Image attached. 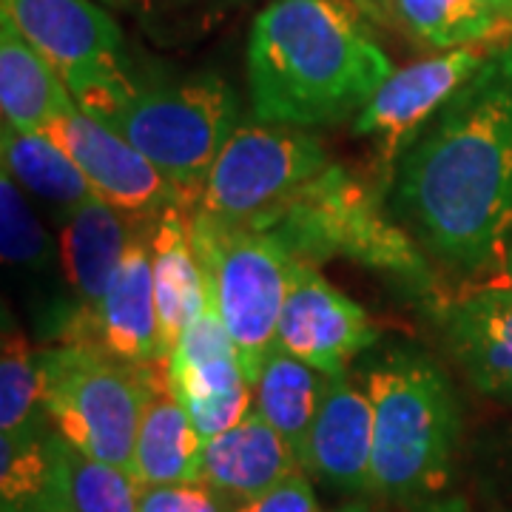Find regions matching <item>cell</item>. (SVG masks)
Here are the masks:
<instances>
[{
	"instance_id": "cell-4",
	"label": "cell",
	"mask_w": 512,
	"mask_h": 512,
	"mask_svg": "<svg viewBox=\"0 0 512 512\" xmlns=\"http://www.w3.org/2000/svg\"><path fill=\"white\" fill-rule=\"evenodd\" d=\"M251 228L271 234L299 262L345 259L399 282L430 305L441 299L436 276L410 231L390 220L379 197L342 165L330 163Z\"/></svg>"
},
{
	"instance_id": "cell-22",
	"label": "cell",
	"mask_w": 512,
	"mask_h": 512,
	"mask_svg": "<svg viewBox=\"0 0 512 512\" xmlns=\"http://www.w3.org/2000/svg\"><path fill=\"white\" fill-rule=\"evenodd\" d=\"M325 382V373L276 348L254 384L256 410L291 444L302 467L308 458V439L325 393Z\"/></svg>"
},
{
	"instance_id": "cell-3",
	"label": "cell",
	"mask_w": 512,
	"mask_h": 512,
	"mask_svg": "<svg viewBox=\"0 0 512 512\" xmlns=\"http://www.w3.org/2000/svg\"><path fill=\"white\" fill-rule=\"evenodd\" d=\"M359 384L373 404L370 493L410 512L444 501L461 444V413L444 370L421 350L396 345L367 356Z\"/></svg>"
},
{
	"instance_id": "cell-29",
	"label": "cell",
	"mask_w": 512,
	"mask_h": 512,
	"mask_svg": "<svg viewBox=\"0 0 512 512\" xmlns=\"http://www.w3.org/2000/svg\"><path fill=\"white\" fill-rule=\"evenodd\" d=\"M478 484L493 512H512V424L478 447Z\"/></svg>"
},
{
	"instance_id": "cell-16",
	"label": "cell",
	"mask_w": 512,
	"mask_h": 512,
	"mask_svg": "<svg viewBox=\"0 0 512 512\" xmlns=\"http://www.w3.org/2000/svg\"><path fill=\"white\" fill-rule=\"evenodd\" d=\"M305 467L325 484L362 493L370 490L373 467V404L348 373L328 376L319 413L313 419Z\"/></svg>"
},
{
	"instance_id": "cell-23",
	"label": "cell",
	"mask_w": 512,
	"mask_h": 512,
	"mask_svg": "<svg viewBox=\"0 0 512 512\" xmlns=\"http://www.w3.org/2000/svg\"><path fill=\"white\" fill-rule=\"evenodd\" d=\"M3 171L35 197L60 205L66 214L92 200L94 191L72 157L43 131H20L3 123L0 128Z\"/></svg>"
},
{
	"instance_id": "cell-31",
	"label": "cell",
	"mask_w": 512,
	"mask_h": 512,
	"mask_svg": "<svg viewBox=\"0 0 512 512\" xmlns=\"http://www.w3.org/2000/svg\"><path fill=\"white\" fill-rule=\"evenodd\" d=\"M231 512H322L319 498L313 493V484L302 470L282 478L271 490L254 495L248 501H239Z\"/></svg>"
},
{
	"instance_id": "cell-9",
	"label": "cell",
	"mask_w": 512,
	"mask_h": 512,
	"mask_svg": "<svg viewBox=\"0 0 512 512\" xmlns=\"http://www.w3.org/2000/svg\"><path fill=\"white\" fill-rule=\"evenodd\" d=\"M23 37L55 66L80 111L131 89L117 20L92 0H0Z\"/></svg>"
},
{
	"instance_id": "cell-17",
	"label": "cell",
	"mask_w": 512,
	"mask_h": 512,
	"mask_svg": "<svg viewBox=\"0 0 512 512\" xmlns=\"http://www.w3.org/2000/svg\"><path fill=\"white\" fill-rule=\"evenodd\" d=\"M131 239L123 211L111 208L100 197H92L66 214L60 231V268L74 291L77 308L63 339L100 308Z\"/></svg>"
},
{
	"instance_id": "cell-15",
	"label": "cell",
	"mask_w": 512,
	"mask_h": 512,
	"mask_svg": "<svg viewBox=\"0 0 512 512\" xmlns=\"http://www.w3.org/2000/svg\"><path fill=\"white\" fill-rule=\"evenodd\" d=\"M63 342H89L126 365L148 367L165 362L148 239H131L100 308Z\"/></svg>"
},
{
	"instance_id": "cell-26",
	"label": "cell",
	"mask_w": 512,
	"mask_h": 512,
	"mask_svg": "<svg viewBox=\"0 0 512 512\" xmlns=\"http://www.w3.org/2000/svg\"><path fill=\"white\" fill-rule=\"evenodd\" d=\"M123 9L160 43H185L211 35L222 20L254 0H103Z\"/></svg>"
},
{
	"instance_id": "cell-36",
	"label": "cell",
	"mask_w": 512,
	"mask_h": 512,
	"mask_svg": "<svg viewBox=\"0 0 512 512\" xmlns=\"http://www.w3.org/2000/svg\"><path fill=\"white\" fill-rule=\"evenodd\" d=\"M333 512H373L370 510V504H365V501H350V504H342L339 510Z\"/></svg>"
},
{
	"instance_id": "cell-38",
	"label": "cell",
	"mask_w": 512,
	"mask_h": 512,
	"mask_svg": "<svg viewBox=\"0 0 512 512\" xmlns=\"http://www.w3.org/2000/svg\"><path fill=\"white\" fill-rule=\"evenodd\" d=\"M3 512H18V510H9V507H3Z\"/></svg>"
},
{
	"instance_id": "cell-7",
	"label": "cell",
	"mask_w": 512,
	"mask_h": 512,
	"mask_svg": "<svg viewBox=\"0 0 512 512\" xmlns=\"http://www.w3.org/2000/svg\"><path fill=\"white\" fill-rule=\"evenodd\" d=\"M191 242L208 282V299L237 345L248 382L256 384L276 345L291 285L293 256L271 234L225 225L191 211Z\"/></svg>"
},
{
	"instance_id": "cell-33",
	"label": "cell",
	"mask_w": 512,
	"mask_h": 512,
	"mask_svg": "<svg viewBox=\"0 0 512 512\" xmlns=\"http://www.w3.org/2000/svg\"><path fill=\"white\" fill-rule=\"evenodd\" d=\"M370 9H373V18L387 20L390 18V0H367Z\"/></svg>"
},
{
	"instance_id": "cell-1",
	"label": "cell",
	"mask_w": 512,
	"mask_h": 512,
	"mask_svg": "<svg viewBox=\"0 0 512 512\" xmlns=\"http://www.w3.org/2000/svg\"><path fill=\"white\" fill-rule=\"evenodd\" d=\"M393 217L444 268L501 271L512 242V43L495 46L396 163Z\"/></svg>"
},
{
	"instance_id": "cell-12",
	"label": "cell",
	"mask_w": 512,
	"mask_h": 512,
	"mask_svg": "<svg viewBox=\"0 0 512 512\" xmlns=\"http://www.w3.org/2000/svg\"><path fill=\"white\" fill-rule=\"evenodd\" d=\"M379 342L367 311L333 288L316 265L293 259L291 285L279 316L276 345L325 376L348 373V365Z\"/></svg>"
},
{
	"instance_id": "cell-11",
	"label": "cell",
	"mask_w": 512,
	"mask_h": 512,
	"mask_svg": "<svg viewBox=\"0 0 512 512\" xmlns=\"http://www.w3.org/2000/svg\"><path fill=\"white\" fill-rule=\"evenodd\" d=\"M43 134H49L77 163L92 185L94 197L123 214L154 220L174 205L194 208L191 197L180 185L171 183L146 154L77 106L60 114Z\"/></svg>"
},
{
	"instance_id": "cell-2",
	"label": "cell",
	"mask_w": 512,
	"mask_h": 512,
	"mask_svg": "<svg viewBox=\"0 0 512 512\" xmlns=\"http://www.w3.org/2000/svg\"><path fill=\"white\" fill-rule=\"evenodd\" d=\"M245 63L256 120L293 128L356 120L393 74L345 0H271Z\"/></svg>"
},
{
	"instance_id": "cell-20",
	"label": "cell",
	"mask_w": 512,
	"mask_h": 512,
	"mask_svg": "<svg viewBox=\"0 0 512 512\" xmlns=\"http://www.w3.org/2000/svg\"><path fill=\"white\" fill-rule=\"evenodd\" d=\"M63 77L23 37L15 20L0 12V109L3 123L20 131H46L60 114L74 109Z\"/></svg>"
},
{
	"instance_id": "cell-35",
	"label": "cell",
	"mask_w": 512,
	"mask_h": 512,
	"mask_svg": "<svg viewBox=\"0 0 512 512\" xmlns=\"http://www.w3.org/2000/svg\"><path fill=\"white\" fill-rule=\"evenodd\" d=\"M501 279L512 285V242L510 248H507V256H504V268H501Z\"/></svg>"
},
{
	"instance_id": "cell-13",
	"label": "cell",
	"mask_w": 512,
	"mask_h": 512,
	"mask_svg": "<svg viewBox=\"0 0 512 512\" xmlns=\"http://www.w3.org/2000/svg\"><path fill=\"white\" fill-rule=\"evenodd\" d=\"M165 370L202 441L220 436L248 416L254 384L248 382L237 345L211 305L183 330L165 359Z\"/></svg>"
},
{
	"instance_id": "cell-6",
	"label": "cell",
	"mask_w": 512,
	"mask_h": 512,
	"mask_svg": "<svg viewBox=\"0 0 512 512\" xmlns=\"http://www.w3.org/2000/svg\"><path fill=\"white\" fill-rule=\"evenodd\" d=\"M160 365H126L89 342H60L40 353L43 413L77 453L131 470L134 441Z\"/></svg>"
},
{
	"instance_id": "cell-30",
	"label": "cell",
	"mask_w": 512,
	"mask_h": 512,
	"mask_svg": "<svg viewBox=\"0 0 512 512\" xmlns=\"http://www.w3.org/2000/svg\"><path fill=\"white\" fill-rule=\"evenodd\" d=\"M140 512H231V501L205 481L143 487Z\"/></svg>"
},
{
	"instance_id": "cell-24",
	"label": "cell",
	"mask_w": 512,
	"mask_h": 512,
	"mask_svg": "<svg viewBox=\"0 0 512 512\" xmlns=\"http://www.w3.org/2000/svg\"><path fill=\"white\" fill-rule=\"evenodd\" d=\"M390 18L413 40L444 52L512 35L510 20L487 0H390Z\"/></svg>"
},
{
	"instance_id": "cell-10",
	"label": "cell",
	"mask_w": 512,
	"mask_h": 512,
	"mask_svg": "<svg viewBox=\"0 0 512 512\" xmlns=\"http://www.w3.org/2000/svg\"><path fill=\"white\" fill-rule=\"evenodd\" d=\"M498 43H470L393 72L353 120L356 137H370L384 183H393L396 163L419 140L441 106L481 69Z\"/></svg>"
},
{
	"instance_id": "cell-14",
	"label": "cell",
	"mask_w": 512,
	"mask_h": 512,
	"mask_svg": "<svg viewBox=\"0 0 512 512\" xmlns=\"http://www.w3.org/2000/svg\"><path fill=\"white\" fill-rule=\"evenodd\" d=\"M458 367L476 390L512 404V285L501 276L433 305Z\"/></svg>"
},
{
	"instance_id": "cell-37",
	"label": "cell",
	"mask_w": 512,
	"mask_h": 512,
	"mask_svg": "<svg viewBox=\"0 0 512 512\" xmlns=\"http://www.w3.org/2000/svg\"><path fill=\"white\" fill-rule=\"evenodd\" d=\"M348 3H353V9H362V12H367V15H373V9H370V3H367V0H348Z\"/></svg>"
},
{
	"instance_id": "cell-21",
	"label": "cell",
	"mask_w": 512,
	"mask_h": 512,
	"mask_svg": "<svg viewBox=\"0 0 512 512\" xmlns=\"http://www.w3.org/2000/svg\"><path fill=\"white\" fill-rule=\"evenodd\" d=\"M202 447L205 441L197 433L183 402L174 396L165 370L163 379L154 384L140 419L131 476L143 487L200 481Z\"/></svg>"
},
{
	"instance_id": "cell-5",
	"label": "cell",
	"mask_w": 512,
	"mask_h": 512,
	"mask_svg": "<svg viewBox=\"0 0 512 512\" xmlns=\"http://www.w3.org/2000/svg\"><path fill=\"white\" fill-rule=\"evenodd\" d=\"M89 117L126 137L197 205L211 165L239 128V100L222 77L197 74L180 83H134Z\"/></svg>"
},
{
	"instance_id": "cell-25",
	"label": "cell",
	"mask_w": 512,
	"mask_h": 512,
	"mask_svg": "<svg viewBox=\"0 0 512 512\" xmlns=\"http://www.w3.org/2000/svg\"><path fill=\"white\" fill-rule=\"evenodd\" d=\"M43 410L40 353L26 333L3 313V356H0V433H23L35 427Z\"/></svg>"
},
{
	"instance_id": "cell-27",
	"label": "cell",
	"mask_w": 512,
	"mask_h": 512,
	"mask_svg": "<svg viewBox=\"0 0 512 512\" xmlns=\"http://www.w3.org/2000/svg\"><path fill=\"white\" fill-rule=\"evenodd\" d=\"M0 251L9 268L43 274L55 262V245L32 208L26 205L20 185L9 171L0 174Z\"/></svg>"
},
{
	"instance_id": "cell-28",
	"label": "cell",
	"mask_w": 512,
	"mask_h": 512,
	"mask_svg": "<svg viewBox=\"0 0 512 512\" xmlns=\"http://www.w3.org/2000/svg\"><path fill=\"white\" fill-rule=\"evenodd\" d=\"M72 493L77 512H140L143 484L131 470L94 461L72 447Z\"/></svg>"
},
{
	"instance_id": "cell-8",
	"label": "cell",
	"mask_w": 512,
	"mask_h": 512,
	"mask_svg": "<svg viewBox=\"0 0 512 512\" xmlns=\"http://www.w3.org/2000/svg\"><path fill=\"white\" fill-rule=\"evenodd\" d=\"M333 163L305 128L239 126L214 160L191 208L225 225H254Z\"/></svg>"
},
{
	"instance_id": "cell-34",
	"label": "cell",
	"mask_w": 512,
	"mask_h": 512,
	"mask_svg": "<svg viewBox=\"0 0 512 512\" xmlns=\"http://www.w3.org/2000/svg\"><path fill=\"white\" fill-rule=\"evenodd\" d=\"M490 6H493L495 12L501 15V18H507L512 23V0H487Z\"/></svg>"
},
{
	"instance_id": "cell-32",
	"label": "cell",
	"mask_w": 512,
	"mask_h": 512,
	"mask_svg": "<svg viewBox=\"0 0 512 512\" xmlns=\"http://www.w3.org/2000/svg\"><path fill=\"white\" fill-rule=\"evenodd\" d=\"M419 512H476L467 501H461V498H453V495H447L444 501L439 504H430V507H424Z\"/></svg>"
},
{
	"instance_id": "cell-18",
	"label": "cell",
	"mask_w": 512,
	"mask_h": 512,
	"mask_svg": "<svg viewBox=\"0 0 512 512\" xmlns=\"http://www.w3.org/2000/svg\"><path fill=\"white\" fill-rule=\"evenodd\" d=\"M299 467L302 464L291 444L276 433L271 421L256 407H251L248 416L231 430L205 441L200 481L225 495L234 507L239 501L271 490Z\"/></svg>"
},
{
	"instance_id": "cell-19",
	"label": "cell",
	"mask_w": 512,
	"mask_h": 512,
	"mask_svg": "<svg viewBox=\"0 0 512 512\" xmlns=\"http://www.w3.org/2000/svg\"><path fill=\"white\" fill-rule=\"evenodd\" d=\"M151 265L160 311L163 356L168 359L183 330L208 311V282L191 242V208L174 205L151 220Z\"/></svg>"
}]
</instances>
